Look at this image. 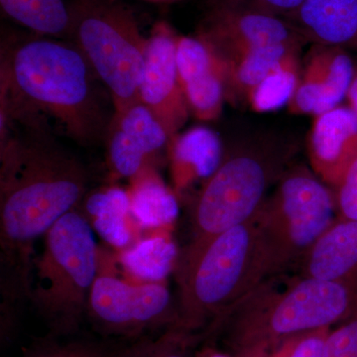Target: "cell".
<instances>
[{
  "mask_svg": "<svg viewBox=\"0 0 357 357\" xmlns=\"http://www.w3.org/2000/svg\"><path fill=\"white\" fill-rule=\"evenodd\" d=\"M1 136L0 265L1 281L28 286L33 245L79 208L88 195L89 174L81 162L44 135Z\"/></svg>",
  "mask_w": 357,
  "mask_h": 357,
  "instance_id": "1",
  "label": "cell"
},
{
  "mask_svg": "<svg viewBox=\"0 0 357 357\" xmlns=\"http://www.w3.org/2000/svg\"><path fill=\"white\" fill-rule=\"evenodd\" d=\"M1 119L41 126L49 115L70 139H105L109 122L95 86V72L70 40L34 34L11 37L1 48ZM98 79V77H96Z\"/></svg>",
  "mask_w": 357,
  "mask_h": 357,
  "instance_id": "2",
  "label": "cell"
},
{
  "mask_svg": "<svg viewBox=\"0 0 357 357\" xmlns=\"http://www.w3.org/2000/svg\"><path fill=\"white\" fill-rule=\"evenodd\" d=\"M265 279L206 331L232 357L265 356L288 338L357 316V282Z\"/></svg>",
  "mask_w": 357,
  "mask_h": 357,
  "instance_id": "3",
  "label": "cell"
},
{
  "mask_svg": "<svg viewBox=\"0 0 357 357\" xmlns=\"http://www.w3.org/2000/svg\"><path fill=\"white\" fill-rule=\"evenodd\" d=\"M299 151V142L277 133L251 135L225 150L220 166L195 199L185 248H197L255 218Z\"/></svg>",
  "mask_w": 357,
  "mask_h": 357,
  "instance_id": "4",
  "label": "cell"
},
{
  "mask_svg": "<svg viewBox=\"0 0 357 357\" xmlns=\"http://www.w3.org/2000/svg\"><path fill=\"white\" fill-rule=\"evenodd\" d=\"M174 272L177 328L203 335L266 279L255 218L197 248H183Z\"/></svg>",
  "mask_w": 357,
  "mask_h": 357,
  "instance_id": "5",
  "label": "cell"
},
{
  "mask_svg": "<svg viewBox=\"0 0 357 357\" xmlns=\"http://www.w3.org/2000/svg\"><path fill=\"white\" fill-rule=\"evenodd\" d=\"M33 260L28 302L48 326V337L76 335L100 272V251L88 218L79 208L66 213L44 236Z\"/></svg>",
  "mask_w": 357,
  "mask_h": 357,
  "instance_id": "6",
  "label": "cell"
},
{
  "mask_svg": "<svg viewBox=\"0 0 357 357\" xmlns=\"http://www.w3.org/2000/svg\"><path fill=\"white\" fill-rule=\"evenodd\" d=\"M335 194L309 167L294 163L255 218L267 278L296 267L335 222Z\"/></svg>",
  "mask_w": 357,
  "mask_h": 357,
  "instance_id": "7",
  "label": "cell"
},
{
  "mask_svg": "<svg viewBox=\"0 0 357 357\" xmlns=\"http://www.w3.org/2000/svg\"><path fill=\"white\" fill-rule=\"evenodd\" d=\"M69 38L109 89L114 112L140 102L147 37L122 0H73Z\"/></svg>",
  "mask_w": 357,
  "mask_h": 357,
  "instance_id": "8",
  "label": "cell"
},
{
  "mask_svg": "<svg viewBox=\"0 0 357 357\" xmlns=\"http://www.w3.org/2000/svg\"><path fill=\"white\" fill-rule=\"evenodd\" d=\"M86 319L100 337L139 340L177 328L176 298L164 282H129L98 272Z\"/></svg>",
  "mask_w": 357,
  "mask_h": 357,
  "instance_id": "9",
  "label": "cell"
},
{
  "mask_svg": "<svg viewBox=\"0 0 357 357\" xmlns=\"http://www.w3.org/2000/svg\"><path fill=\"white\" fill-rule=\"evenodd\" d=\"M178 37L164 21L153 26L147 37L139 89L140 102L158 119L170 140L181 132L191 114L178 79Z\"/></svg>",
  "mask_w": 357,
  "mask_h": 357,
  "instance_id": "10",
  "label": "cell"
},
{
  "mask_svg": "<svg viewBox=\"0 0 357 357\" xmlns=\"http://www.w3.org/2000/svg\"><path fill=\"white\" fill-rule=\"evenodd\" d=\"M225 63L289 43H307L283 18L232 9H206L196 33Z\"/></svg>",
  "mask_w": 357,
  "mask_h": 357,
  "instance_id": "11",
  "label": "cell"
},
{
  "mask_svg": "<svg viewBox=\"0 0 357 357\" xmlns=\"http://www.w3.org/2000/svg\"><path fill=\"white\" fill-rule=\"evenodd\" d=\"M351 53L338 47L311 44L303 59L297 89L288 103L289 112L317 116L340 107L356 74Z\"/></svg>",
  "mask_w": 357,
  "mask_h": 357,
  "instance_id": "12",
  "label": "cell"
},
{
  "mask_svg": "<svg viewBox=\"0 0 357 357\" xmlns=\"http://www.w3.org/2000/svg\"><path fill=\"white\" fill-rule=\"evenodd\" d=\"M107 141V164L114 180L132 178L168 148L169 136L155 115L142 102L114 112Z\"/></svg>",
  "mask_w": 357,
  "mask_h": 357,
  "instance_id": "13",
  "label": "cell"
},
{
  "mask_svg": "<svg viewBox=\"0 0 357 357\" xmlns=\"http://www.w3.org/2000/svg\"><path fill=\"white\" fill-rule=\"evenodd\" d=\"M177 67L190 112L201 121L220 117L227 100V66L199 36H178Z\"/></svg>",
  "mask_w": 357,
  "mask_h": 357,
  "instance_id": "14",
  "label": "cell"
},
{
  "mask_svg": "<svg viewBox=\"0 0 357 357\" xmlns=\"http://www.w3.org/2000/svg\"><path fill=\"white\" fill-rule=\"evenodd\" d=\"M311 169L324 183L337 187L357 158V115L337 107L314 116L307 134Z\"/></svg>",
  "mask_w": 357,
  "mask_h": 357,
  "instance_id": "15",
  "label": "cell"
},
{
  "mask_svg": "<svg viewBox=\"0 0 357 357\" xmlns=\"http://www.w3.org/2000/svg\"><path fill=\"white\" fill-rule=\"evenodd\" d=\"M284 20L307 44L338 47L357 55V0H303Z\"/></svg>",
  "mask_w": 357,
  "mask_h": 357,
  "instance_id": "16",
  "label": "cell"
},
{
  "mask_svg": "<svg viewBox=\"0 0 357 357\" xmlns=\"http://www.w3.org/2000/svg\"><path fill=\"white\" fill-rule=\"evenodd\" d=\"M296 268L301 277L357 282V222L335 220Z\"/></svg>",
  "mask_w": 357,
  "mask_h": 357,
  "instance_id": "17",
  "label": "cell"
},
{
  "mask_svg": "<svg viewBox=\"0 0 357 357\" xmlns=\"http://www.w3.org/2000/svg\"><path fill=\"white\" fill-rule=\"evenodd\" d=\"M167 149L176 194L210 178L220 166L225 151L220 135L206 126L178 132L169 141Z\"/></svg>",
  "mask_w": 357,
  "mask_h": 357,
  "instance_id": "18",
  "label": "cell"
},
{
  "mask_svg": "<svg viewBox=\"0 0 357 357\" xmlns=\"http://www.w3.org/2000/svg\"><path fill=\"white\" fill-rule=\"evenodd\" d=\"M47 337L23 357H142L156 349L159 337L126 338Z\"/></svg>",
  "mask_w": 357,
  "mask_h": 357,
  "instance_id": "19",
  "label": "cell"
},
{
  "mask_svg": "<svg viewBox=\"0 0 357 357\" xmlns=\"http://www.w3.org/2000/svg\"><path fill=\"white\" fill-rule=\"evenodd\" d=\"M82 204L81 211L93 231L110 246L128 248L132 236L128 225L131 213L128 192L116 185L105 188L86 195Z\"/></svg>",
  "mask_w": 357,
  "mask_h": 357,
  "instance_id": "20",
  "label": "cell"
},
{
  "mask_svg": "<svg viewBox=\"0 0 357 357\" xmlns=\"http://www.w3.org/2000/svg\"><path fill=\"white\" fill-rule=\"evenodd\" d=\"M131 181L132 185L128 191L131 215L137 222L153 229L172 225L178 215L176 192L150 166Z\"/></svg>",
  "mask_w": 357,
  "mask_h": 357,
  "instance_id": "21",
  "label": "cell"
},
{
  "mask_svg": "<svg viewBox=\"0 0 357 357\" xmlns=\"http://www.w3.org/2000/svg\"><path fill=\"white\" fill-rule=\"evenodd\" d=\"M306 43H289L267 47L244 57L225 63L227 100L246 107L249 95L265 77L291 54L302 52Z\"/></svg>",
  "mask_w": 357,
  "mask_h": 357,
  "instance_id": "22",
  "label": "cell"
},
{
  "mask_svg": "<svg viewBox=\"0 0 357 357\" xmlns=\"http://www.w3.org/2000/svg\"><path fill=\"white\" fill-rule=\"evenodd\" d=\"M178 250L166 234L148 237L124 250L121 263L126 273L138 282H164L175 271Z\"/></svg>",
  "mask_w": 357,
  "mask_h": 357,
  "instance_id": "23",
  "label": "cell"
},
{
  "mask_svg": "<svg viewBox=\"0 0 357 357\" xmlns=\"http://www.w3.org/2000/svg\"><path fill=\"white\" fill-rule=\"evenodd\" d=\"M0 6L7 17L34 34L69 38L70 6L65 0H0Z\"/></svg>",
  "mask_w": 357,
  "mask_h": 357,
  "instance_id": "24",
  "label": "cell"
},
{
  "mask_svg": "<svg viewBox=\"0 0 357 357\" xmlns=\"http://www.w3.org/2000/svg\"><path fill=\"white\" fill-rule=\"evenodd\" d=\"M302 52L291 54L279 63L249 95L246 107L257 112H275L287 107L302 72Z\"/></svg>",
  "mask_w": 357,
  "mask_h": 357,
  "instance_id": "25",
  "label": "cell"
},
{
  "mask_svg": "<svg viewBox=\"0 0 357 357\" xmlns=\"http://www.w3.org/2000/svg\"><path fill=\"white\" fill-rule=\"evenodd\" d=\"M303 0H203L204 8L232 9L285 18L294 13Z\"/></svg>",
  "mask_w": 357,
  "mask_h": 357,
  "instance_id": "26",
  "label": "cell"
},
{
  "mask_svg": "<svg viewBox=\"0 0 357 357\" xmlns=\"http://www.w3.org/2000/svg\"><path fill=\"white\" fill-rule=\"evenodd\" d=\"M332 328H319L286 340L264 357H323L325 342Z\"/></svg>",
  "mask_w": 357,
  "mask_h": 357,
  "instance_id": "27",
  "label": "cell"
},
{
  "mask_svg": "<svg viewBox=\"0 0 357 357\" xmlns=\"http://www.w3.org/2000/svg\"><path fill=\"white\" fill-rule=\"evenodd\" d=\"M199 342H203L201 335L172 328L161 335L156 349L142 357H195L192 349Z\"/></svg>",
  "mask_w": 357,
  "mask_h": 357,
  "instance_id": "28",
  "label": "cell"
},
{
  "mask_svg": "<svg viewBox=\"0 0 357 357\" xmlns=\"http://www.w3.org/2000/svg\"><path fill=\"white\" fill-rule=\"evenodd\" d=\"M323 357H357V316L330 331Z\"/></svg>",
  "mask_w": 357,
  "mask_h": 357,
  "instance_id": "29",
  "label": "cell"
},
{
  "mask_svg": "<svg viewBox=\"0 0 357 357\" xmlns=\"http://www.w3.org/2000/svg\"><path fill=\"white\" fill-rule=\"evenodd\" d=\"M335 206L342 220L357 222V158L335 187Z\"/></svg>",
  "mask_w": 357,
  "mask_h": 357,
  "instance_id": "30",
  "label": "cell"
},
{
  "mask_svg": "<svg viewBox=\"0 0 357 357\" xmlns=\"http://www.w3.org/2000/svg\"><path fill=\"white\" fill-rule=\"evenodd\" d=\"M195 357H232L227 351L223 349H218L215 345L208 342V344L204 345L201 349L196 351Z\"/></svg>",
  "mask_w": 357,
  "mask_h": 357,
  "instance_id": "31",
  "label": "cell"
},
{
  "mask_svg": "<svg viewBox=\"0 0 357 357\" xmlns=\"http://www.w3.org/2000/svg\"><path fill=\"white\" fill-rule=\"evenodd\" d=\"M347 100H349V107L354 110V114L357 115V64L356 74H354V79L349 88V93L347 96Z\"/></svg>",
  "mask_w": 357,
  "mask_h": 357,
  "instance_id": "32",
  "label": "cell"
},
{
  "mask_svg": "<svg viewBox=\"0 0 357 357\" xmlns=\"http://www.w3.org/2000/svg\"><path fill=\"white\" fill-rule=\"evenodd\" d=\"M141 1L147 2V3L156 4V6H173V4L180 3L183 0H141Z\"/></svg>",
  "mask_w": 357,
  "mask_h": 357,
  "instance_id": "33",
  "label": "cell"
},
{
  "mask_svg": "<svg viewBox=\"0 0 357 357\" xmlns=\"http://www.w3.org/2000/svg\"><path fill=\"white\" fill-rule=\"evenodd\" d=\"M256 357H264V356H256Z\"/></svg>",
  "mask_w": 357,
  "mask_h": 357,
  "instance_id": "34",
  "label": "cell"
}]
</instances>
